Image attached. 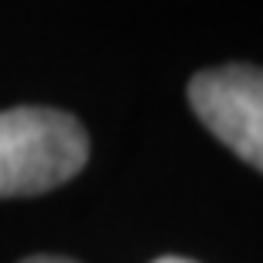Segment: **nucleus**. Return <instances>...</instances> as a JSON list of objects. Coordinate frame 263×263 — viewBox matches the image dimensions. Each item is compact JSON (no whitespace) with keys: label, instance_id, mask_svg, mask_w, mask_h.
<instances>
[{"label":"nucleus","instance_id":"1","mask_svg":"<svg viewBox=\"0 0 263 263\" xmlns=\"http://www.w3.org/2000/svg\"><path fill=\"white\" fill-rule=\"evenodd\" d=\"M89 137L72 113L51 106L0 109V198L41 195L86 167Z\"/></svg>","mask_w":263,"mask_h":263},{"label":"nucleus","instance_id":"2","mask_svg":"<svg viewBox=\"0 0 263 263\" xmlns=\"http://www.w3.org/2000/svg\"><path fill=\"white\" fill-rule=\"evenodd\" d=\"M188 103L195 117L219 137L239 161L263 171V68L219 65L188 82Z\"/></svg>","mask_w":263,"mask_h":263},{"label":"nucleus","instance_id":"3","mask_svg":"<svg viewBox=\"0 0 263 263\" xmlns=\"http://www.w3.org/2000/svg\"><path fill=\"white\" fill-rule=\"evenodd\" d=\"M21 263H76V260H68V256H28Z\"/></svg>","mask_w":263,"mask_h":263},{"label":"nucleus","instance_id":"4","mask_svg":"<svg viewBox=\"0 0 263 263\" xmlns=\"http://www.w3.org/2000/svg\"><path fill=\"white\" fill-rule=\"evenodd\" d=\"M154 263H195V260H188V256H157Z\"/></svg>","mask_w":263,"mask_h":263}]
</instances>
